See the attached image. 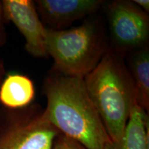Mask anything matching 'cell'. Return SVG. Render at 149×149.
I'll return each mask as SVG.
<instances>
[{"instance_id":"6da1fadb","label":"cell","mask_w":149,"mask_h":149,"mask_svg":"<svg viewBox=\"0 0 149 149\" xmlns=\"http://www.w3.org/2000/svg\"><path fill=\"white\" fill-rule=\"evenodd\" d=\"M48 121L59 133L86 149H109L113 141L90 97L82 77L52 68L44 81Z\"/></svg>"},{"instance_id":"7a4b0ae2","label":"cell","mask_w":149,"mask_h":149,"mask_svg":"<svg viewBox=\"0 0 149 149\" xmlns=\"http://www.w3.org/2000/svg\"><path fill=\"white\" fill-rule=\"evenodd\" d=\"M84 80L109 137L116 142L124 133L132 108L137 104L133 82L124 57L109 47Z\"/></svg>"},{"instance_id":"3957f363","label":"cell","mask_w":149,"mask_h":149,"mask_svg":"<svg viewBox=\"0 0 149 149\" xmlns=\"http://www.w3.org/2000/svg\"><path fill=\"white\" fill-rule=\"evenodd\" d=\"M109 46L101 19L89 17L79 26L62 31L46 29L45 48L53 69L84 78L97 66Z\"/></svg>"},{"instance_id":"277c9868","label":"cell","mask_w":149,"mask_h":149,"mask_svg":"<svg viewBox=\"0 0 149 149\" xmlns=\"http://www.w3.org/2000/svg\"><path fill=\"white\" fill-rule=\"evenodd\" d=\"M107 14L113 51L124 57L130 52L148 47V14L133 1L109 2Z\"/></svg>"},{"instance_id":"5b68a950","label":"cell","mask_w":149,"mask_h":149,"mask_svg":"<svg viewBox=\"0 0 149 149\" xmlns=\"http://www.w3.org/2000/svg\"><path fill=\"white\" fill-rule=\"evenodd\" d=\"M15 114L0 133V149H52L60 133L36 106Z\"/></svg>"},{"instance_id":"8992f818","label":"cell","mask_w":149,"mask_h":149,"mask_svg":"<svg viewBox=\"0 0 149 149\" xmlns=\"http://www.w3.org/2000/svg\"><path fill=\"white\" fill-rule=\"evenodd\" d=\"M4 20L12 22L25 39V49L33 57L47 56L45 48L46 28L37 13L35 1L3 0L1 1Z\"/></svg>"},{"instance_id":"52a82bcc","label":"cell","mask_w":149,"mask_h":149,"mask_svg":"<svg viewBox=\"0 0 149 149\" xmlns=\"http://www.w3.org/2000/svg\"><path fill=\"white\" fill-rule=\"evenodd\" d=\"M104 2L102 0H37L35 4L46 29L62 31L77 20L95 13Z\"/></svg>"},{"instance_id":"ba28073f","label":"cell","mask_w":149,"mask_h":149,"mask_svg":"<svg viewBox=\"0 0 149 149\" xmlns=\"http://www.w3.org/2000/svg\"><path fill=\"white\" fill-rule=\"evenodd\" d=\"M109 149H148V115L135 104L121 138Z\"/></svg>"},{"instance_id":"9c48e42d","label":"cell","mask_w":149,"mask_h":149,"mask_svg":"<svg viewBox=\"0 0 149 149\" xmlns=\"http://www.w3.org/2000/svg\"><path fill=\"white\" fill-rule=\"evenodd\" d=\"M35 90L32 80L21 74H9L0 86V102L10 109L27 107L35 98Z\"/></svg>"},{"instance_id":"30bf717a","label":"cell","mask_w":149,"mask_h":149,"mask_svg":"<svg viewBox=\"0 0 149 149\" xmlns=\"http://www.w3.org/2000/svg\"><path fill=\"white\" fill-rule=\"evenodd\" d=\"M126 66L135 90L136 103L148 113L149 109V50L148 47L128 53Z\"/></svg>"},{"instance_id":"8fae6325","label":"cell","mask_w":149,"mask_h":149,"mask_svg":"<svg viewBox=\"0 0 149 149\" xmlns=\"http://www.w3.org/2000/svg\"><path fill=\"white\" fill-rule=\"evenodd\" d=\"M52 149H86L77 141L60 134L55 139Z\"/></svg>"},{"instance_id":"7c38bea8","label":"cell","mask_w":149,"mask_h":149,"mask_svg":"<svg viewBox=\"0 0 149 149\" xmlns=\"http://www.w3.org/2000/svg\"><path fill=\"white\" fill-rule=\"evenodd\" d=\"M3 21H4V17L3 14L2 3L1 1H0V46H3L6 42L7 37L3 26Z\"/></svg>"},{"instance_id":"4fadbf2b","label":"cell","mask_w":149,"mask_h":149,"mask_svg":"<svg viewBox=\"0 0 149 149\" xmlns=\"http://www.w3.org/2000/svg\"><path fill=\"white\" fill-rule=\"evenodd\" d=\"M139 8L148 14L149 12V1L148 0H134L133 1Z\"/></svg>"},{"instance_id":"5bb4252c","label":"cell","mask_w":149,"mask_h":149,"mask_svg":"<svg viewBox=\"0 0 149 149\" xmlns=\"http://www.w3.org/2000/svg\"><path fill=\"white\" fill-rule=\"evenodd\" d=\"M3 74H4V68H3V64L0 59V86L3 79Z\"/></svg>"}]
</instances>
